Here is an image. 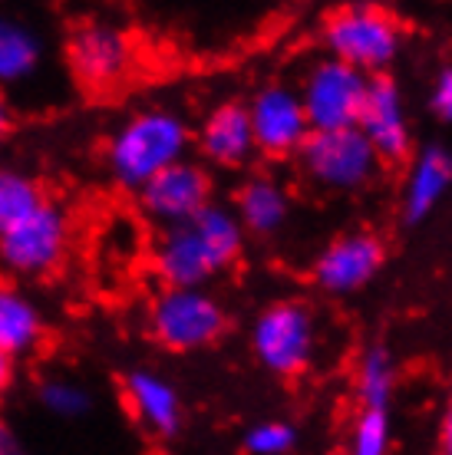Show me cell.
<instances>
[{
    "label": "cell",
    "mask_w": 452,
    "mask_h": 455,
    "mask_svg": "<svg viewBox=\"0 0 452 455\" xmlns=\"http://www.w3.org/2000/svg\"><path fill=\"white\" fill-rule=\"evenodd\" d=\"M251 136L258 146V156L268 159H295L304 148L311 125H307L304 106L295 86L287 83H268L261 86L248 103Z\"/></svg>",
    "instance_id": "12"
},
{
    "label": "cell",
    "mask_w": 452,
    "mask_h": 455,
    "mask_svg": "<svg viewBox=\"0 0 452 455\" xmlns=\"http://www.w3.org/2000/svg\"><path fill=\"white\" fill-rule=\"evenodd\" d=\"M73 248V218L46 198L30 215L0 235V274L7 281H44L63 267Z\"/></svg>",
    "instance_id": "6"
},
{
    "label": "cell",
    "mask_w": 452,
    "mask_h": 455,
    "mask_svg": "<svg viewBox=\"0 0 452 455\" xmlns=\"http://www.w3.org/2000/svg\"><path fill=\"white\" fill-rule=\"evenodd\" d=\"M324 50L330 60L343 67L360 69L363 76H386L403 46H407V30L396 20V13L374 7V4H351L340 7L324 20L320 30Z\"/></svg>",
    "instance_id": "3"
},
{
    "label": "cell",
    "mask_w": 452,
    "mask_h": 455,
    "mask_svg": "<svg viewBox=\"0 0 452 455\" xmlns=\"http://www.w3.org/2000/svg\"><path fill=\"white\" fill-rule=\"evenodd\" d=\"M13 383H17V363H13V360H7V356L0 353V403L11 396Z\"/></svg>",
    "instance_id": "28"
},
{
    "label": "cell",
    "mask_w": 452,
    "mask_h": 455,
    "mask_svg": "<svg viewBox=\"0 0 452 455\" xmlns=\"http://www.w3.org/2000/svg\"><path fill=\"white\" fill-rule=\"evenodd\" d=\"M46 60V40L20 13L0 11V90L27 86L40 76Z\"/></svg>",
    "instance_id": "19"
},
{
    "label": "cell",
    "mask_w": 452,
    "mask_h": 455,
    "mask_svg": "<svg viewBox=\"0 0 452 455\" xmlns=\"http://www.w3.org/2000/svg\"><path fill=\"white\" fill-rule=\"evenodd\" d=\"M291 208H295V198L287 192V185L268 172L248 175L238 185L235 202H231V212L241 221L245 235H254V238H274L278 231H284V225L291 221Z\"/></svg>",
    "instance_id": "17"
},
{
    "label": "cell",
    "mask_w": 452,
    "mask_h": 455,
    "mask_svg": "<svg viewBox=\"0 0 452 455\" xmlns=\"http://www.w3.org/2000/svg\"><path fill=\"white\" fill-rule=\"evenodd\" d=\"M383 261L386 244L380 235H374V231H343L317 251L311 277H314L317 291H324V294L351 297L374 284V277L383 271Z\"/></svg>",
    "instance_id": "11"
},
{
    "label": "cell",
    "mask_w": 452,
    "mask_h": 455,
    "mask_svg": "<svg viewBox=\"0 0 452 455\" xmlns=\"http://www.w3.org/2000/svg\"><path fill=\"white\" fill-rule=\"evenodd\" d=\"M452 188V152L446 146L419 148L409 162L407 182H403V218L419 225L440 208V202Z\"/></svg>",
    "instance_id": "18"
},
{
    "label": "cell",
    "mask_w": 452,
    "mask_h": 455,
    "mask_svg": "<svg viewBox=\"0 0 452 455\" xmlns=\"http://www.w3.org/2000/svg\"><path fill=\"white\" fill-rule=\"evenodd\" d=\"M146 333L169 353H198L228 333V310L208 287H162L146 307Z\"/></svg>",
    "instance_id": "5"
},
{
    "label": "cell",
    "mask_w": 452,
    "mask_h": 455,
    "mask_svg": "<svg viewBox=\"0 0 452 455\" xmlns=\"http://www.w3.org/2000/svg\"><path fill=\"white\" fill-rule=\"evenodd\" d=\"M449 410H452V406H449Z\"/></svg>",
    "instance_id": "30"
},
{
    "label": "cell",
    "mask_w": 452,
    "mask_h": 455,
    "mask_svg": "<svg viewBox=\"0 0 452 455\" xmlns=\"http://www.w3.org/2000/svg\"><path fill=\"white\" fill-rule=\"evenodd\" d=\"M189 152H192L189 119L169 106H149L129 113L109 132L102 146V165L116 188L136 195L158 172L189 159Z\"/></svg>",
    "instance_id": "2"
},
{
    "label": "cell",
    "mask_w": 452,
    "mask_h": 455,
    "mask_svg": "<svg viewBox=\"0 0 452 455\" xmlns=\"http://www.w3.org/2000/svg\"><path fill=\"white\" fill-rule=\"evenodd\" d=\"M367 90H370V76H363L360 69L343 67L330 57L311 63L297 86L311 132L353 129L363 113Z\"/></svg>",
    "instance_id": "9"
},
{
    "label": "cell",
    "mask_w": 452,
    "mask_h": 455,
    "mask_svg": "<svg viewBox=\"0 0 452 455\" xmlns=\"http://www.w3.org/2000/svg\"><path fill=\"white\" fill-rule=\"evenodd\" d=\"M13 129H17V109H13L11 96L0 90V142L11 139Z\"/></svg>",
    "instance_id": "27"
},
{
    "label": "cell",
    "mask_w": 452,
    "mask_h": 455,
    "mask_svg": "<svg viewBox=\"0 0 452 455\" xmlns=\"http://www.w3.org/2000/svg\"><path fill=\"white\" fill-rule=\"evenodd\" d=\"M44 185L36 182L30 172L0 165V235L11 231L17 221L30 215L36 205H44Z\"/></svg>",
    "instance_id": "22"
},
{
    "label": "cell",
    "mask_w": 452,
    "mask_h": 455,
    "mask_svg": "<svg viewBox=\"0 0 452 455\" xmlns=\"http://www.w3.org/2000/svg\"><path fill=\"white\" fill-rule=\"evenodd\" d=\"M440 455H452V410L440 422Z\"/></svg>",
    "instance_id": "29"
},
{
    "label": "cell",
    "mask_w": 452,
    "mask_h": 455,
    "mask_svg": "<svg viewBox=\"0 0 452 455\" xmlns=\"http://www.w3.org/2000/svg\"><path fill=\"white\" fill-rule=\"evenodd\" d=\"M396 383H400V370H396L390 347H383V343L367 347L357 360V376H353L357 399L363 403V410H390V403L396 396Z\"/></svg>",
    "instance_id": "20"
},
{
    "label": "cell",
    "mask_w": 452,
    "mask_h": 455,
    "mask_svg": "<svg viewBox=\"0 0 452 455\" xmlns=\"http://www.w3.org/2000/svg\"><path fill=\"white\" fill-rule=\"evenodd\" d=\"M215 202V179L198 159H182L172 169L158 172L149 185L136 192V205L146 221L165 228L185 225Z\"/></svg>",
    "instance_id": "10"
},
{
    "label": "cell",
    "mask_w": 452,
    "mask_h": 455,
    "mask_svg": "<svg viewBox=\"0 0 452 455\" xmlns=\"http://www.w3.org/2000/svg\"><path fill=\"white\" fill-rule=\"evenodd\" d=\"M192 146L202 156V165L208 169H245L258 159V146L251 136L248 106L238 100H225L215 109H208L198 129L192 132Z\"/></svg>",
    "instance_id": "15"
},
{
    "label": "cell",
    "mask_w": 452,
    "mask_h": 455,
    "mask_svg": "<svg viewBox=\"0 0 452 455\" xmlns=\"http://www.w3.org/2000/svg\"><path fill=\"white\" fill-rule=\"evenodd\" d=\"M0 455H34L30 445L23 443V435L7 419H0Z\"/></svg>",
    "instance_id": "26"
},
{
    "label": "cell",
    "mask_w": 452,
    "mask_h": 455,
    "mask_svg": "<svg viewBox=\"0 0 452 455\" xmlns=\"http://www.w3.org/2000/svg\"><path fill=\"white\" fill-rule=\"evenodd\" d=\"M295 159L307 182L330 195L363 192L380 172V159L357 125L334 132H311Z\"/></svg>",
    "instance_id": "7"
},
{
    "label": "cell",
    "mask_w": 452,
    "mask_h": 455,
    "mask_svg": "<svg viewBox=\"0 0 452 455\" xmlns=\"http://www.w3.org/2000/svg\"><path fill=\"white\" fill-rule=\"evenodd\" d=\"M360 136L370 142L380 165H400L413 156V125H409L407 96L393 76H374L363 113L357 119Z\"/></svg>",
    "instance_id": "13"
},
{
    "label": "cell",
    "mask_w": 452,
    "mask_h": 455,
    "mask_svg": "<svg viewBox=\"0 0 452 455\" xmlns=\"http://www.w3.org/2000/svg\"><path fill=\"white\" fill-rule=\"evenodd\" d=\"M430 109H432V116H436L440 123L452 125V63H449V67H442L440 73H436V80H432Z\"/></svg>",
    "instance_id": "25"
},
{
    "label": "cell",
    "mask_w": 452,
    "mask_h": 455,
    "mask_svg": "<svg viewBox=\"0 0 452 455\" xmlns=\"http://www.w3.org/2000/svg\"><path fill=\"white\" fill-rule=\"evenodd\" d=\"M245 228L231 205L212 202L202 215L158 231L149 264L162 287H208L218 274L231 271L245 254Z\"/></svg>",
    "instance_id": "1"
},
{
    "label": "cell",
    "mask_w": 452,
    "mask_h": 455,
    "mask_svg": "<svg viewBox=\"0 0 452 455\" xmlns=\"http://www.w3.org/2000/svg\"><path fill=\"white\" fill-rule=\"evenodd\" d=\"M393 422L386 410H360L347 435V455H390Z\"/></svg>",
    "instance_id": "23"
},
{
    "label": "cell",
    "mask_w": 452,
    "mask_h": 455,
    "mask_svg": "<svg viewBox=\"0 0 452 455\" xmlns=\"http://www.w3.org/2000/svg\"><path fill=\"white\" fill-rule=\"evenodd\" d=\"M123 403L139 429L156 439H175L185 426L179 387L152 366H133L123 376Z\"/></svg>",
    "instance_id": "14"
},
{
    "label": "cell",
    "mask_w": 452,
    "mask_h": 455,
    "mask_svg": "<svg viewBox=\"0 0 452 455\" xmlns=\"http://www.w3.org/2000/svg\"><path fill=\"white\" fill-rule=\"evenodd\" d=\"M69 76L86 92H109L136 67V44L113 20L77 23L63 46Z\"/></svg>",
    "instance_id": "8"
},
{
    "label": "cell",
    "mask_w": 452,
    "mask_h": 455,
    "mask_svg": "<svg viewBox=\"0 0 452 455\" xmlns=\"http://www.w3.org/2000/svg\"><path fill=\"white\" fill-rule=\"evenodd\" d=\"M241 445L248 455H291L297 445V429L287 419H261L245 433Z\"/></svg>",
    "instance_id": "24"
},
{
    "label": "cell",
    "mask_w": 452,
    "mask_h": 455,
    "mask_svg": "<svg viewBox=\"0 0 452 455\" xmlns=\"http://www.w3.org/2000/svg\"><path fill=\"white\" fill-rule=\"evenodd\" d=\"M50 340L46 314L27 287L0 277V353L20 363L44 350Z\"/></svg>",
    "instance_id": "16"
},
{
    "label": "cell",
    "mask_w": 452,
    "mask_h": 455,
    "mask_svg": "<svg viewBox=\"0 0 452 455\" xmlns=\"http://www.w3.org/2000/svg\"><path fill=\"white\" fill-rule=\"evenodd\" d=\"M36 403H40V410L50 412L53 419L77 422V419H83V416H90L96 399H93V389L86 387L83 379H77V376L50 373L36 383Z\"/></svg>",
    "instance_id": "21"
},
{
    "label": "cell",
    "mask_w": 452,
    "mask_h": 455,
    "mask_svg": "<svg viewBox=\"0 0 452 455\" xmlns=\"http://www.w3.org/2000/svg\"><path fill=\"white\" fill-rule=\"evenodd\" d=\"M248 347L254 360L271 376H281V379L301 376L320 350V323L314 307L297 297H281L264 304L251 320Z\"/></svg>",
    "instance_id": "4"
}]
</instances>
